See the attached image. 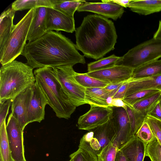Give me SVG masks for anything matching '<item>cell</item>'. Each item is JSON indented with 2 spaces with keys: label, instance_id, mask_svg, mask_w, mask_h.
<instances>
[{
  "label": "cell",
  "instance_id": "8d00e7d4",
  "mask_svg": "<svg viewBox=\"0 0 161 161\" xmlns=\"http://www.w3.org/2000/svg\"><path fill=\"white\" fill-rule=\"evenodd\" d=\"M12 103V99H9L3 103H0V127L5 120Z\"/></svg>",
  "mask_w": 161,
  "mask_h": 161
},
{
  "label": "cell",
  "instance_id": "83f0119b",
  "mask_svg": "<svg viewBox=\"0 0 161 161\" xmlns=\"http://www.w3.org/2000/svg\"><path fill=\"white\" fill-rule=\"evenodd\" d=\"M125 110L130 124L132 137L136 135L146 116L136 111L127 105Z\"/></svg>",
  "mask_w": 161,
  "mask_h": 161
},
{
  "label": "cell",
  "instance_id": "f1b7e54d",
  "mask_svg": "<svg viewBox=\"0 0 161 161\" xmlns=\"http://www.w3.org/2000/svg\"><path fill=\"white\" fill-rule=\"evenodd\" d=\"M120 57L112 55L107 57L103 58L87 64L88 72H92L107 69L115 65Z\"/></svg>",
  "mask_w": 161,
  "mask_h": 161
},
{
  "label": "cell",
  "instance_id": "f35d334b",
  "mask_svg": "<svg viewBox=\"0 0 161 161\" xmlns=\"http://www.w3.org/2000/svg\"><path fill=\"white\" fill-rule=\"evenodd\" d=\"M124 82L115 84H109L104 87V88L108 93L109 96L112 97L113 98L114 95Z\"/></svg>",
  "mask_w": 161,
  "mask_h": 161
},
{
  "label": "cell",
  "instance_id": "1f68e13d",
  "mask_svg": "<svg viewBox=\"0 0 161 161\" xmlns=\"http://www.w3.org/2000/svg\"><path fill=\"white\" fill-rule=\"evenodd\" d=\"M119 148L114 142L105 147L97 155V161H114Z\"/></svg>",
  "mask_w": 161,
  "mask_h": 161
},
{
  "label": "cell",
  "instance_id": "4dcf8cb0",
  "mask_svg": "<svg viewBox=\"0 0 161 161\" xmlns=\"http://www.w3.org/2000/svg\"><path fill=\"white\" fill-rule=\"evenodd\" d=\"M135 135L142 141L147 145L152 141L157 139L146 118Z\"/></svg>",
  "mask_w": 161,
  "mask_h": 161
},
{
  "label": "cell",
  "instance_id": "277c9868",
  "mask_svg": "<svg viewBox=\"0 0 161 161\" xmlns=\"http://www.w3.org/2000/svg\"><path fill=\"white\" fill-rule=\"evenodd\" d=\"M34 74L36 82L56 116L59 118H69L76 107L64 93L55 77L53 68L48 67L37 68L34 70Z\"/></svg>",
  "mask_w": 161,
  "mask_h": 161
},
{
  "label": "cell",
  "instance_id": "d6a6232c",
  "mask_svg": "<svg viewBox=\"0 0 161 161\" xmlns=\"http://www.w3.org/2000/svg\"><path fill=\"white\" fill-rule=\"evenodd\" d=\"M145 156L148 157L151 161H161V145L157 139L147 145Z\"/></svg>",
  "mask_w": 161,
  "mask_h": 161
},
{
  "label": "cell",
  "instance_id": "44dd1931",
  "mask_svg": "<svg viewBox=\"0 0 161 161\" xmlns=\"http://www.w3.org/2000/svg\"><path fill=\"white\" fill-rule=\"evenodd\" d=\"M15 11L11 8L4 11L0 17V49L10 35L14 25L13 21Z\"/></svg>",
  "mask_w": 161,
  "mask_h": 161
},
{
  "label": "cell",
  "instance_id": "c3c4849f",
  "mask_svg": "<svg viewBox=\"0 0 161 161\" xmlns=\"http://www.w3.org/2000/svg\"></svg>",
  "mask_w": 161,
  "mask_h": 161
},
{
  "label": "cell",
  "instance_id": "5b68a950",
  "mask_svg": "<svg viewBox=\"0 0 161 161\" xmlns=\"http://www.w3.org/2000/svg\"><path fill=\"white\" fill-rule=\"evenodd\" d=\"M34 8L30 9L16 25L2 48L0 49V62L2 65L14 60L22 55L27 41Z\"/></svg>",
  "mask_w": 161,
  "mask_h": 161
},
{
  "label": "cell",
  "instance_id": "4fadbf2b",
  "mask_svg": "<svg viewBox=\"0 0 161 161\" xmlns=\"http://www.w3.org/2000/svg\"><path fill=\"white\" fill-rule=\"evenodd\" d=\"M134 69L123 65H116L98 71L87 72L89 76L108 84L124 82L131 78Z\"/></svg>",
  "mask_w": 161,
  "mask_h": 161
},
{
  "label": "cell",
  "instance_id": "f6af8a7d",
  "mask_svg": "<svg viewBox=\"0 0 161 161\" xmlns=\"http://www.w3.org/2000/svg\"><path fill=\"white\" fill-rule=\"evenodd\" d=\"M113 98L112 97L109 96L107 99V102L109 106L112 107V104Z\"/></svg>",
  "mask_w": 161,
  "mask_h": 161
},
{
  "label": "cell",
  "instance_id": "7dc6e473",
  "mask_svg": "<svg viewBox=\"0 0 161 161\" xmlns=\"http://www.w3.org/2000/svg\"><path fill=\"white\" fill-rule=\"evenodd\" d=\"M68 161H72V160L71 159H70Z\"/></svg>",
  "mask_w": 161,
  "mask_h": 161
},
{
  "label": "cell",
  "instance_id": "b9f144b4",
  "mask_svg": "<svg viewBox=\"0 0 161 161\" xmlns=\"http://www.w3.org/2000/svg\"><path fill=\"white\" fill-rule=\"evenodd\" d=\"M114 161H128L123 152L119 149L118 151Z\"/></svg>",
  "mask_w": 161,
  "mask_h": 161
},
{
  "label": "cell",
  "instance_id": "ba28073f",
  "mask_svg": "<svg viewBox=\"0 0 161 161\" xmlns=\"http://www.w3.org/2000/svg\"><path fill=\"white\" fill-rule=\"evenodd\" d=\"M55 77L65 95L76 107L87 103L85 99L86 88L74 77L76 72L73 66H64L53 68Z\"/></svg>",
  "mask_w": 161,
  "mask_h": 161
},
{
  "label": "cell",
  "instance_id": "d4e9b609",
  "mask_svg": "<svg viewBox=\"0 0 161 161\" xmlns=\"http://www.w3.org/2000/svg\"><path fill=\"white\" fill-rule=\"evenodd\" d=\"M161 99V91H159L136 102L129 107L146 116L154 105Z\"/></svg>",
  "mask_w": 161,
  "mask_h": 161
},
{
  "label": "cell",
  "instance_id": "7402d4cb",
  "mask_svg": "<svg viewBox=\"0 0 161 161\" xmlns=\"http://www.w3.org/2000/svg\"><path fill=\"white\" fill-rule=\"evenodd\" d=\"M85 94L87 104L109 107L107 102V99L109 96L104 87L86 88Z\"/></svg>",
  "mask_w": 161,
  "mask_h": 161
},
{
  "label": "cell",
  "instance_id": "7a4b0ae2",
  "mask_svg": "<svg viewBox=\"0 0 161 161\" xmlns=\"http://www.w3.org/2000/svg\"><path fill=\"white\" fill-rule=\"evenodd\" d=\"M75 31L76 48L86 57L97 60L114 49L117 38L115 27L105 17L88 15Z\"/></svg>",
  "mask_w": 161,
  "mask_h": 161
},
{
  "label": "cell",
  "instance_id": "2e32d148",
  "mask_svg": "<svg viewBox=\"0 0 161 161\" xmlns=\"http://www.w3.org/2000/svg\"><path fill=\"white\" fill-rule=\"evenodd\" d=\"M31 86L12 99L11 113L18 120L23 130L26 126L28 124L27 110L31 94Z\"/></svg>",
  "mask_w": 161,
  "mask_h": 161
},
{
  "label": "cell",
  "instance_id": "ffe728a7",
  "mask_svg": "<svg viewBox=\"0 0 161 161\" xmlns=\"http://www.w3.org/2000/svg\"><path fill=\"white\" fill-rule=\"evenodd\" d=\"M128 7L132 12L146 15L161 11V0H131Z\"/></svg>",
  "mask_w": 161,
  "mask_h": 161
},
{
  "label": "cell",
  "instance_id": "d6986e66",
  "mask_svg": "<svg viewBox=\"0 0 161 161\" xmlns=\"http://www.w3.org/2000/svg\"><path fill=\"white\" fill-rule=\"evenodd\" d=\"M148 90L161 91V74L139 79H130L128 80L124 97L139 91Z\"/></svg>",
  "mask_w": 161,
  "mask_h": 161
},
{
  "label": "cell",
  "instance_id": "e0dca14e",
  "mask_svg": "<svg viewBox=\"0 0 161 161\" xmlns=\"http://www.w3.org/2000/svg\"><path fill=\"white\" fill-rule=\"evenodd\" d=\"M47 7L34 8L33 18L29 30L27 41L31 42L39 38L47 32L46 20Z\"/></svg>",
  "mask_w": 161,
  "mask_h": 161
},
{
  "label": "cell",
  "instance_id": "d590c367",
  "mask_svg": "<svg viewBox=\"0 0 161 161\" xmlns=\"http://www.w3.org/2000/svg\"><path fill=\"white\" fill-rule=\"evenodd\" d=\"M146 119L161 145V128L158 119L148 115L146 116Z\"/></svg>",
  "mask_w": 161,
  "mask_h": 161
},
{
  "label": "cell",
  "instance_id": "ab89813d",
  "mask_svg": "<svg viewBox=\"0 0 161 161\" xmlns=\"http://www.w3.org/2000/svg\"><path fill=\"white\" fill-rule=\"evenodd\" d=\"M128 80L123 83L113 96V98H119L122 100L124 99L128 86Z\"/></svg>",
  "mask_w": 161,
  "mask_h": 161
},
{
  "label": "cell",
  "instance_id": "8fae6325",
  "mask_svg": "<svg viewBox=\"0 0 161 161\" xmlns=\"http://www.w3.org/2000/svg\"><path fill=\"white\" fill-rule=\"evenodd\" d=\"M48 101L36 82L31 86V92L27 110L28 124L34 122L40 123L44 119L45 108Z\"/></svg>",
  "mask_w": 161,
  "mask_h": 161
},
{
  "label": "cell",
  "instance_id": "4316f807",
  "mask_svg": "<svg viewBox=\"0 0 161 161\" xmlns=\"http://www.w3.org/2000/svg\"><path fill=\"white\" fill-rule=\"evenodd\" d=\"M5 120L0 127V151L3 161H14L7 136Z\"/></svg>",
  "mask_w": 161,
  "mask_h": 161
},
{
  "label": "cell",
  "instance_id": "ac0fdd59",
  "mask_svg": "<svg viewBox=\"0 0 161 161\" xmlns=\"http://www.w3.org/2000/svg\"><path fill=\"white\" fill-rule=\"evenodd\" d=\"M147 145L135 135L119 148L128 161H143Z\"/></svg>",
  "mask_w": 161,
  "mask_h": 161
},
{
  "label": "cell",
  "instance_id": "7bdbcfd3",
  "mask_svg": "<svg viewBox=\"0 0 161 161\" xmlns=\"http://www.w3.org/2000/svg\"><path fill=\"white\" fill-rule=\"evenodd\" d=\"M111 1L120 5L124 8H126L128 7V4L131 0H111Z\"/></svg>",
  "mask_w": 161,
  "mask_h": 161
},
{
  "label": "cell",
  "instance_id": "603a6c76",
  "mask_svg": "<svg viewBox=\"0 0 161 161\" xmlns=\"http://www.w3.org/2000/svg\"><path fill=\"white\" fill-rule=\"evenodd\" d=\"M161 74V59L152 61L134 69L131 79H136Z\"/></svg>",
  "mask_w": 161,
  "mask_h": 161
},
{
  "label": "cell",
  "instance_id": "9a60e30c",
  "mask_svg": "<svg viewBox=\"0 0 161 161\" xmlns=\"http://www.w3.org/2000/svg\"><path fill=\"white\" fill-rule=\"evenodd\" d=\"M116 137L114 141L119 148L131 137V127L126 110L121 107H112Z\"/></svg>",
  "mask_w": 161,
  "mask_h": 161
},
{
  "label": "cell",
  "instance_id": "6da1fadb",
  "mask_svg": "<svg viewBox=\"0 0 161 161\" xmlns=\"http://www.w3.org/2000/svg\"><path fill=\"white\" fill-rule=\"evenodd\" d=\"M22 55L27 65L33 69L85 64L84 57L78 52L75 44L60 32L47 31L35 41L26 44Z\"/></svg>",
  "mask_w": 161,
  "mask_h": 161
},
{
  "label": "cell",
  "instance_id": "7c38bea8",
  "mask_svg": "<svg viewBox=\"0 0 161 161\" xmlns=\"http://www.w3.org/2000/svg\"><path fill=\"white\" fill-rule=\"evenodd\" d=\"M102 2L83 3L78 8V12L88 11L116 20L120 18L125 12L124 8L111 0H102Z\"/></svg>",
  "mask_w": 161,
  "mask_h": 161
},
{
  "label": "cell",
  "instance_id": "9c48e42d",
  "mask_svg": "<svg viewBox=\"0 0 161 161\" xmlns=\"http://www.w3.org/2000/svg\"><path fill=\"white\" fill-rule=\"evenodd\" d=\"M6 130L12 156L14 161H26L23 144V130L17 119L11 113Z\"/></svg>",
  "mask_w": 161,
  "mask_h": 161
},
{
  "label": "cell",
  "instance_id": "5bb4252c",
  "mask_svg": "<svg viewBox=\"0 0 161 161\" xmlns=\"http://www.w3.org/2000/svg\"><path fill=\"white\" fill-rule=\"evenodd\" d=\"M46 25L47 32L55 30L72 33L76 30L74 18L51 8H47Z\"/></svg>",
  "mask_w": 161,
  "mask_h": 161
},
{
  "label": "cell",
  "instance_id": "bcb514c9",
  "mask_svg": "<svg viewBox=\"0 0 161 161\" xmlns=\"http://www.w3.org/2000/svg\"><path fill=\"white\" fill-rule=\"evenodd\" d=\"M159 126L161 128V120L158 119Z\"/></svg>",
  "mask_w": 161,
  "mask_h": 161
},
{
  "label": "cell",
  "instance_id": "60d3db41",
  "mask_svg": "<svg viewBox=\"0 0 161 161\" xmlns=\"http://www.w3.org/2000/svg\"><path fill=\"white\" fill-rule=\"evenodd\" d=\"M112 106V107L122 108L125 110L127 107V105L123 100L119 98H113Z\"/></svg>",
  "mask_w": 161,
  "mask_h": 161
},
{
  "label": "cell",
  "instance_id": "836d02e7",
  "mask_svg": "<svg viewBox=\"0 0 161 161\" xmlns=\"http://www.w3.org/2000/svg\"><path fill=\"white\" fill-rule=\"evenodd\" d=\"M69 157L72 161H97V155L93 153L79 147Z\"/></svg>",
  "mask_w": 161,
  "mask_h": 161
},
{
  "label": "cell",
  "instance_id": "ee69618b",
  "mask_svg": "<svg viewBox=\"0 0 161 161\" xmlns=\"http://www.w3.org/2000/svg\"><path fill=\"white\" fill-rule=\"evenodd\" d=\"M153 38L161 40V20L159 21L158 29L154 34Z\"/></svg>",
  "mask_w": 161,
  "mask_h": 161
},
{
  "label": "cell",
  "instance_id": "8992f818",
  "mask_svg": "<svg viewBox=\"0 0 161 161\" xmlns=\"http://www.w3.org/2000/svg\"><path fill=\"white\" fill-rule=\"evenodd\" d=\"M160 57L161 40L153 38L129 50L119 57L115 65H123L134 69Z\"/></svg>",
  "mask_w": 161,
  "mask_h": 161
},
{
  "label": "cell",
  "instance_id": "e575fe53",
  "mask_svg": "<svg viewBox=\"0 0 161 161\" xmlns=\"http://www.w3.org/2000/svg\"><path fill=\"white\" fill-rule=\"evenodd\" d=\"M159 91L156 90H148L139 91L133 93L123 99L126 105L131 106L136 102Z\"/></svg>",
  "mask_w": 161,
  "mask_h": 161
},
{
  "label": "cell",
  "instance_id": "f546056e",
  "mask_svg": "<svg viewBox=\"0 0 161 161\" xmlns=\"http://www.w3.org/2000/svg\"><path fill=\"white\" fill-rule=\"evenodd\" d=\"M74 77L82 86L86 88L104 87L108 83L91 77L86 73H79L76 72Z\"/></svg>",
  "mask_w": 161,
  "mask_h": 161
},
{
  "label": "cell",
  "instance_id": "74e56055",
  "mask_svg": "<svg viewBox=\"0 0 161 161\" xmlns=\"http://www.w3.org/2000/svg\"><path fill=\"white\" fill-rule=\"evenodd\" d=\"M161 99L158 101L154 105L147 113V115L161 120Z\"/></svg>",
  "mask_w": 161,
  "mask_h": 161
},
{
  "label": "cell",
  "instance_id": "52a82bcc",
  "mask_svg": "<svg viewBox=\"0 0 161 161\" xmlns=\"http://www.w3.org/2000/svg\"><path fill=\"white\" fill-rule=\"evenodd\" d=\"M116 137L114 123L112 117L106 123L84 134L80 140L79 147L93 153L97 156L102 149Z\"/></svg>",
  "mask_w": 161,
  "mask_h": 161
},
{
  "label": "cell",
  "instance_id": "484cf974",
  "mask_svg": "<svg viewBox=\"0 0 161 161\" xmlns=\"http://www.w3.org/2000/svg\"><path fill=\"white\" fill-rule=\"evenodd\" d=\"M85 0L73 1L56 0L52 8L63 13L66 15L74 18L75 12Z\"/></svg>",
  "mask_w": 161,
  "mask_h": 161
},
{
  "label": "cell",
  "instance_id": "cb8c5ba5",
  "mask_svg": "<svg viewBox=\"0 0 161 161\" xmlns=\"http://www.w3.org/2000/svg\"><path fill=\"white\" fill-rule=\"evenodd\" d=\"M56 0H17L12 4L11 8L15 11L39 7L52 8Z\"/></svg>",
  "mask_w": 161,
  "mask_h": 161
},
{
  "label": "cell",
  "instance_id": "681fc988",
  "mask_svg": "<svg viewBox=\"0 0 161 161\" xmlns=\"http://www.w3.org/2000/svg\"></svg>",
  "mask_w": 161,
  "mask_h": 161
},
{
  "label": "cell",
  "instance_id": "30bf717a",
  "mask_svg": "<svg viewBox=\"0 0 161 161\" xmlns=\"http://www.w3.org/2000/svg\"><path fill=\"white\" fill-rule=\"evenodd\" d=\"M90 105L89 110L78 119V127L80 130L89 131L106 123L112 116V107Z\"/></svg>",
  "mask_w": 161,
  "mask_h": 161
},
{
  "label": "cell",
  "instance_id": "3957f363",
  "mask_svg": "<svg viewBox=\"0 0 161 161\" xmlns=\"http://www.w3.org/2000/svg\"><path fill=\"white\" fill-rule=\"evenodd\" d=\"M33 68L14 60L0 69V103L12 99L36 82Z\"/></svg>",
  "mask_w": 161,
  "mask_h": 161
}]
</instances>
